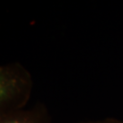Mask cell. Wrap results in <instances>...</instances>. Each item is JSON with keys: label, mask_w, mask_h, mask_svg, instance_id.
Masks as SVG:
<instances>
[{"label": "cell", "mask_w": 123, "mask_h": 123, "mask_svg": "<svg viewBox=\"0 0 123 123\" xmlns=\"http://www.w3.org/2000/svg\"><path fill=\"white\" fill-rule=\"evenodd\" d=\"M32 87L31 75L22 64L0 65V117L26 108Z\"/></svg>", "instance_id": "obj_1"}, {"label": "cell", "mask_w": 123, "mask_h": 123, "mask_svg": "<svg viewBox=\"0 0 123 123\" xmlns=\"http://www.w3.org/2000/svg\"><path fill=\"white\" fill-rule=\"evenodd\" d=\"M0 123H49V119L44 109L41 106H36L2 116L0 117Z\"/></svg>", "instance_id": "obj_2"}]
</instances>
